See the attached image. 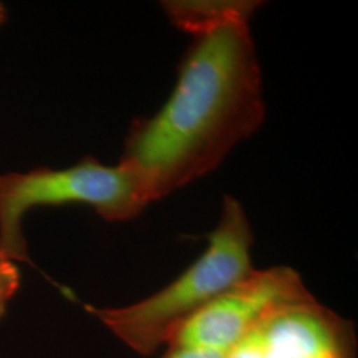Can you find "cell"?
Returning <instances> with one entry per match:
<instances>
[{
  "instance_id": "obj_8",
  "label": "cell",
  "mask_w": 358,
  "mask_h": 358,
  "mask_svg": "<svg viewBox=\"0 0 358 358\" xmlns=\"http://www.w3.org/2000/svg\"><path fill=\"white\" fill-rule=\"evenodd\" d=\"M162 358H224V353L189 346H169L165 356Z\"/></svg>"
},
{
  "instance_id": "obj_3",
  "label": "cell",
  "mask_w": 358,
  "mask_h": 358,
  "mask_svg": "<svg viewBox=\"0 0 358 358\" xmlns=\"http://www.w3.org/2000/svg\"><path fill=\"white\" fill-rule=\"evenodd\" d=\"M84 203L110 222L140 215L152 203L141 174L120 161L117 166L85 158L64 170L41 167L26 174L0 177V251L8 259L29 262L22 217L35 206Z\"/></svg>"
},
{
  "instance_id": "obj_1",
  "label": "cell",
  "mask_w": 358,
  "mask_h": 358,
  "mask_svg": "<svg viewBox=\"0 0 358 358\" xmlns=\"http://www.w3.org/2000/svg\"><path fill=\"white\" fill-rule=\"evenodd\" d=\"M264 115L250 22H232L192 36L174 90L133 122L121 162L141 174L154 202L215 170Z\"/></svg>"
},
{
  "instance_id": "obj_2",
  "label": "cell",
  "mask_w": 358,
  "mask_h": 358,
  "mask_svg": "<svg viewBox=\"0 0 358 358\" xmlns=\"http://www.w3.org/2000/svg\"><path fill=\"white\" fill-rule=\"evenodd\" d=\"M252 242L243 207L226 195L217 229L208 235L207 250L174 282L129 307L87 309L131 349L143 356L153 355L180 322L254 271Z\"/></svg>"
},
{
  "instance_id": "obj_9",
  "label": "cell",
  "mask_w": 358,
  "mask_h": 358,
  "mask_svg": "<svg viewBox=\"0 0 358 358\" xmlns=\"http://www.w3.org/2000/svg\"><path fill=\"white\" fill-rule=\"evenodd\" d=\"M4 19H6V10H4V7L0 4V24L4 22Z\"/></svg>"
},
{
  "instance_id": "obj_6",
  "label": "cell",
  "mask_w": 358,
  "mask_h": 358,
  "mask_svg": "<svg viewBox=\"0 0 358 358\" xmlns=\"http://www.w3.org/2000/svg\"><path fill=\"white\" fill-rule=\"evenodd\" d=\"M260 4L256 0H167L162 8L171 24L194 36L232 22H250Z\"/></svg>"
},
{
  "instance_id": "obj_5",
  "label": "cell",
  "mask_w": 358,
  "mask_h": 358,
  "mask_svg": "<svg viewBox=\"0 0 358 358\" xmlns=\"http://www.w3.org/2000/svg\"><path fill=\"white\" fill-rule=\"evenodd\" d=\"M350 321L313 296L272 309L224 358H356Z\"/></svg>"
},
{
  "instance_id": "obj_4",
  "label": "cell",
  "mask_w": 358,
  "mask_h": 358,
  "mask_svg": "<svg viewBox=\"0 0 358 358\" xmlns=\"http://www.w3.org/2000/svg\"><path fill=\"white\" fill-rule=\"evenodd\" d=\"M310 296L294 269H254L243 280L180 322L166 344L226 353L272 309Z\"/></svg>"
},
{
  "instance_id": "obj_7",
  "label": "cell",
  "mask_w": 358,
  "mask_h": 358,
  "mask_svg": "<svg viewBox=\"0 0 358 358\" xmlns=\"http://www.w3.org/2000/svg\"><path fill=\"white\" fill-rule=\"evenodd\" d=\"M19 287V272L11 259L0 251V319L6 312V306Z\"/></svg>"
}]
</instances>
